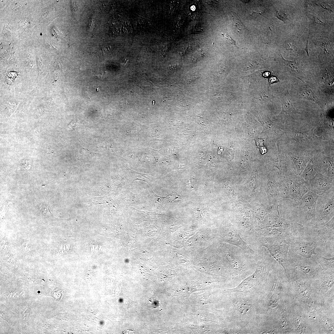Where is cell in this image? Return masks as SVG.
<instances>
[{
  "label": "cell",
  "instance_id": "24",
  "mask_svg": "<svg viewBox=\"0 0 334 334\" xmlns=\"http://www.w3.org/2000/svg\"><path fill=\"white\" fill-rule=\"evenodd\" d=\"M270 75V72L268 71L264 72L263 74V76L266 78H267Z\"/></svg>",
  "mask_w": 334,
  "mask_h": 334
},
{
  "label": "cell",
  "instance_id": "7",
  "mask_svg": "<svg viewBox=\"0 0 334 334\" xmlns=\"http://www.w3.org/2000/svg\"><path fill=\"white\" fill-rule=\"evenodd\" d=\"M334 216V187L319 195L316 202L314 225L318 227L328 222Z\"/></svg>",
  "mask_w": 334,
  "mask_h": 334
},
{
  "label": "cell",
  "instance_id": "21",
  "mask_svg": "<svg viewBox=\"0 0 334 334\" xmlns=\"http://www.w3.org/2000/svg\"><path fill=\"white\" fill-rule=\"evenodd\" d=\"M222 35L225 37L228 41L233 45H236L235 41L229 35L226 34H222Z\"/></svg>",
  "mask_w": 334,
  "mask_h": 334
},
{
  "label": "cell",
  "instance_id": "13",
  "mask_svg": "<svg viewBox=\"0 0 334 334\" xmlns=\"http://www.w3.org/2000/svg\"><path fill=\"white\" fill-rule=\"evenodd\" d=\"M310 191L318 195L334 187V178L325 176L320 173L309 181Z\"/></svg>",
  "mask_w": 334,
  "mask_h": 334
},
{
  "label": "cell",
  "instance_id": "18",
  "mask_svg": "<svg viewBox=\"0 0 334 334\" xmlns=\"http://www.w3.org/2000/svg\"><path fill=\"white\" fill-rule=\"evenodd\" d=\"M282 58V61L289 71L293 73L298 71L296 63L295 61L286 60L284 59L283 58Z\"/></svg>",
  "mask_w": 334,
  "mask_h": 334
},
{
  "label": "cell",
  "instance_id": "8",
  "mask_svg": "<svg viewBox=\"0 0 334 334\" xmlns=\"http://www.w3.org/2000/svg\"><path fill=\"white\" fill-rule=\"evenodd\" d=\"M318 246L316 238L305 227L303 233L292 242L288 252L303 258L310 259L317 255L315 250Z\"/></svg>",
  "mask_w": 334,
  "mask_h": 334
},
{
  "label": "cell",
  "instance_id": "26",
  "mask_svg": "<svg viewBox=\"0 0 334 334\" xmlns=\"http://www.w3.org/2000/svg\"><path fill=\"white\" fill-rule=\"evenodd\" d=\"M241 1L242 2H244H244L245 3H247V2H249V1H248V0H247V1H246V0H241Z\"/></svg>",
  "mask_w": 334,
  "mask_h": 334
},
{
  "label": "cell",
  "instance_id": "27",
  "mask_svg": "<svg viewBox=\"0 0 334 334\" xmlns=\"http://www.w3.org/2000/svg\"><path fill=\"white\" fill-rule=\"evenodd\" d=\"M97 89V91H99V88H97V89Z\"/></svg>",
  "mask_w": 334,
  "mask_h": 334
},
{
  "label": "cell",
  "instance_id": "22",
  "mask_svg": "<svg viewBox=\"0 0 334 334\" xmlns=\"http://www.w3.org/2000/svg\"><path fill=\"white\" fill-rule=\"evenodd\" d=\"M279 81V79L276 77L272 76L269 79V84H271Z\"/></svg>",
  "mask_w": 334,
  "mask_h": 334
},
{
  "label": "cell",
  "instance_id": "4",
  "mask_svg": "<svg viewBox=\"0 0 334 334\" xmlns=\"http://www.w3.org/2000/svg\"><path fill=\"white\" fill-rule=\"evenodd\" d=\"M293 238L285 233L259 238L253 246H263L265 247L271 255L283 268L285 272L288 271L287 254L289 248Z\"/></svg>",
  "mask_w": 334,
  "mask_h": 334
},
{
  "label": "cell",
  "instance_id": "15",
  "mask_svg": "<svg viewBox=\"0 0 334 334\" xmlns=\"http://www.w3.org/2000/svg\"><path fill=\"white\" fill-rule=\"evenodd\" d=\"M288 154L293 161L298 174L300 175L308 162L312 158V156L309 154L298 153V152H290Z\"/></svg>",
  "mask_w": 334,
  "mask_h": 334
},
{
  "label": "cell",
  "instance_id": "5",
  "mask_svg": "<svg viewBox=\"0 0 334 334\" xmlns=\"http://www.w3.org/2000/svg\"><path fill=\"white\" fill-rule=\"evenodd\" d=\"M310 191L308 181L304 180L300 175L293 174L281 180L279 198L298 201L306 193Z\"/></svg>",
  "mask_w": 334,
  "mask_h": 334
},
{
  "label": "cell",
  "instance_id": "9",
  "mask_svg": "<svg viewBox=\"0 0 334 334\" xmlns=\"http://www.w3.org/2000/svg\"><path fill=\"white\" fill-rule=\"evenodd\" d=\"M287 263L306 275H315L320 270V264L315 260L312 258H303L288 252Z\"/></svg>",
  "mask_w": 334,
  "mask_h": 334
},
{
  "label": "cell",
  "instance_id": "12",
  "mask_svg": "<svg viewBox=\"0 0 334 334\" xmlns=\"http://www.w3.org/2000/svg\"><path fill=\"white\" fill-rule=\"evenodd\" d=\"M287 134L290 139L294 141L301 147L315 146L319 143L322 139L321 137L315 134L313 129L301 131L295 129L289 131Z\"/></svg>",
  "mask_w": 334,
  "mask_h": 334
},
{
  "label": "cell",
  "instance_id": "2",
  "mask_svg": "<svg viewBox=\"0 0 334 334\" xmlns=\"http://www.w3.org/2000/svg\"><path fill=\"white\" fill-rule=\"evenodd\" d=\"M254 258L256 263L254 272L238 286L230 289L231 292H241L252 294L259 290L260 286L266 282L270 271L272 270L277 262L263 246L257 247Z\"/></svg>",
  "mask_w": 334,
  "mask_h": 334
},
{
  "label": "cell",
  "instance_id": "23",
  "mask_svg": "<svg viewBox=\"0 0 334 334\" xmlns=\"http://www.w3.org/2000/svg\"><path fill=\"white\" fill-rule=\"evenodd\" d=\"M78 123V122L77 120H73L70 123L69 126L71 128L74 129L76 127Z\"/></svg>",
  "mask_w": 334,
  "mask_h": 334
},
{
  "label": "cell",
  "instance_id": "3",
  "mask_svg": "<svg viewBox=\"0 0 334 334\" xmlns=\"http://www.w3.org/2000/svg\"><path fill=\"white\" fill-rule=\"evenodd\" d=\"M319 195L309 191L298 201L292 200L286 206L285 219L294 221L305 227L314 225L316 204Z\"/></svg>",
  "mask_w": 334,
  "mask_h": 334
},
{
  "label": "cell",
  "instance_id": "11",
  "mask_svg": "<svg viewBox=\"0 0 334 334\" xmlns=\"http://www.w3.org/2000/svg\"><path fill=\"white\" fill-rule=\"evenodd\" d=\"M222 240L229 244L237 246L246 253L254 256L256 251L252 250L249 244L243 240L238 231L234 227L229 225L220 233Z\"/></svg>",
  "mask_w": 334,
  "mask_h": 334
},
{
  "label": "cell",
  "instance_id": "19",
  "mask_svg": "<svg viewBox=\"0 0 334 334\" xmlns=\"http://www.w3.org/2000/svg\"><path fill=\"white\" fill-rule=\"evenodd\" d=\"M38 208L39 211L44 216L48 217H54L50 212L48 205L40 204Z\"/></svg>",
  "mask_w": 334,
  "mask_h": 334
},
{
  "label": "cell",
  "instance_id": "6",
  "mask_svg": "<svg viewBox=\"0 0 334 334\" xmlns=\"http://www.w3.org/2000/svg\"><path fill=\"white\" fill-rule=\"evenodd\" d=\"M317 240L318 244V253L317 255H330L334 257V217L327 223L320 226L314 225L306 227Z\"/></svg>",
  "mask_w": 334,
  "mask_h": 334
},
{
  "label": "cell",
  "instance_id": "25",
  "mask_svg": "<svg viewBox=\"0 0 334 334\" xmlns=\"http://www.w3.org/2000/svg\"><path fill=\"white\" fill-rule=\"evenodd\" d=\"M95 76L100 78H101L102 76V75L101 74H98L96 75Z\"/></svg>",
  "mask_w": 334,
  "mask_h": 334
},
{
  "label": "cell",
  "instance_id": "17",
  "mask_svg": "<svg viewBox=\"0 0 334 334\" xmlns=\"http://www.w3.org/2000/svg\"><path fill=\"white\" fill-rule=\"evenodd\" d=\"M311 258L317 261L324 269H327L331 268H333L334 257H327L316 255H312Z\"/></svg>",
  "mask_w": 334,
  "mask_h": 334
},
{
  "label": "cell",
  "instance_id": "20",
  "mask_svg": "<svg viewBox=\"0 0 334 334\" xmlns=\"http://www.w3.org/2000/svg\"><path fill=\"white\" fill-rule=\"evenodd\" d=\"M285 48L288 51L295 52L297 49L296 46L293 42H289L285 45Z\"/></svg>",
  "mask_w": 334,
  "mask_h": 334
},
{
  "label": "cell",
  "instance_id": "16",
  "mask_svg": "<svg viewBox=\"0 0 334 334\" xmlns=\"http://www.w3.org/2000/svg\"><path fill=\"white\" fill-rule=\"evenodd\" d=\"M282 110L279 115L281 122L284 123L286 119L289 117L293 118L296 114V110L291 101V99L288 96H285L282 101Z\"/></svg>",
  "mask_w": 334,
  "mask_h": 334
},
{
  "label": "cell",
  "instance_id": "1",
  "mask_svg": "<svg viewBox=\"0 0 334 334\" xmlns=\"http://www.w3.org/2000/svg\"><path fill=\"white\" fill-rule=\"evenodd\" d=\"M220 248L221 258L233 281L243 280L254 272L256 263L253 256L229 244H223Z\"/></svg>",
  "mask_w": 334,
  "mask_h": 334
},
{
  "label": "cell",
  "instance_id": "10",
  "mask_svg": "<svg viewBox=\"0 0 334 334\" xmlns=\"http://www.w3.org/2000/svg\"><path fill=\"white\" fill-rule=\"evenodd\" d=\"M233 310L241 318H251L256 311V303L250 294L236 298L233 301Z\"/></svg>",
  "mask_w": 334,
  "mask_h": 334
},
{
  "label": "cell",
  "instance_id": "14",
  "mask_svg": "<svg viewBox=\"0 0 334 334\" xmlns=\"http://www.w3.org/2000/svg\"><path fill=\"white\" fill-rule=\"evenodd\" d=\"M321 157L314 156L308 162L300 176L305 180L309 181L320 172Z\"/></svg>",
  "mask_w": 334,
  "mask_h": 334
}]
</instances>
